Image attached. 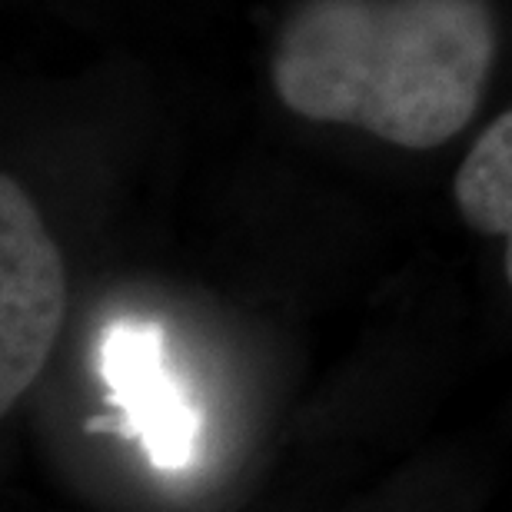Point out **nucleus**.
<instances>
[{
  "instance_id": "7ed1b4c3",
  "label": "nucleus",
  "mask_w": 512,
  "mask_h": 512,
  "mask_svg": "<svg viewBox=\"0 0 512 512\" xmlns=\"http://www.w3.org/2000/svg\"><path fill=\"white\" fill-rule=\"evenodd\" d=\"M100 380L117 409V429L160 473L197 463L203 416L167 356V336L153 320H114L100 333Z\"/></svg>"
},
{
  "instance_id": "20e7f679",
  "label": "nucleus",
  "mask_w": 512,
  "mask_h": 512,
  "mask_svg": "<svg viewBox=\"0 0 512 512\" xmlns=\"http://www.w3.org/2000/svg\"><path fill=\"white\" fill-rule=\"evenodd\" d=\"M463 220L486 237H506V276L512 286V110L496 117L456 170Z\"/></svg>"
},
{
  "instance_id": "f03ea898",
  "label": "nucleus",
  "mask_w": 512,
  "mask_h": 512,
  "mask_svg": "<svg viewBox=\"0 0 512 512\" xmlns=\"http://www.w3.org/2000/svg\"><path fill=\"white\" fill-rule=\"evenodd\" d=\"M67 310L64 256L14 177L0 180V409L44 370Z\"/></svg>"
},
{
  "instance_id": "f257e3e1",
  "label": "nucleus",
  "mask_w": 512,
  "mask_h": 512,
  "mask_svg": "<svg viewBox=\"0 0 512 512\" xmlns=\"http://www.w3.org/2000/svg\"><path fill=\"white\" fill-rule=\"evenodd\" d=\"M496 60L486 0H306L276 37L280 104L406 150L463 130Z\"/></svg>"
}]
</instances>
